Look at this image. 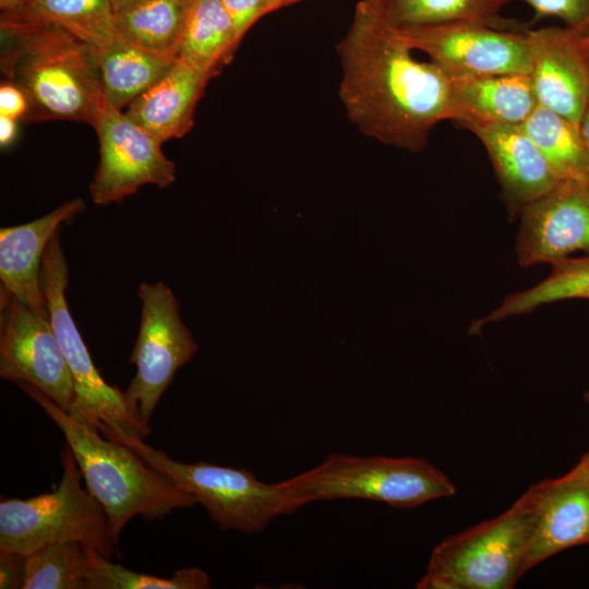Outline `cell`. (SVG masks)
Returning a JSON list of instances; mask_svg holds the SVG:
<instances>
[{"label": "cell", "mask_w": 589, "mask_h": 589, "mask_svg": "<svg viewBox=\"0 0 589 589\" xmlns=\"http://www.w3.org/2000/svg\"><path fill=\"white\" fill-rule=\"evenodd\" d=\"M522 127L562 181L589 182V155L578 124L538 104Z\"/></svg>", "instance_id": "d4e9b609"}, {"label": "cell", "mask_w": 589, "mask_h": 589, "mask_svg": "<svg viewBox=\"0 0 589 589\" xmlns=\"http://www.w3.org/2000/svg\"><path fill=\"white\" fill-rule=\"evenodd\" d=\"M85 208L77 197L26 224L0 229L1 293L11 296L49 317L41 286L44 253L62 224Z\"/></svg>", "instance_id": "2e32d148"}, {"label": "cell", "mask_w": 589, "mask_h": 589, "mask_svg": "<svg viewBox=\"0 0 589 589\" xmlns=\"http://www.w3.org/2000/svg\"><path fill=\"white\" fill-rule=\"evenodd\" d=\"M394 29L412 50L425 53L449 79L530 72L525 27L503 29L455 22Z\"/></svg>", "instance_id": "30bf717a"}, {"label": "cell", "mask_w": 589, "mask_h": 589, "mask_svg": "<svg viewBox=\"0 0 589 589\" xmlns=\"http://www.w3.org/2000/svg\"><path fill=\"white\" fill-rule=\"evenodd\" d=\"M15 384L62 432L86 489L107 516L117 545L123 527L133 517L163 519L175 509L197 504L167 473L128 445L107 438L95 426L76 420L36 386L26 382Z\"/></svg>", "instance_id": "3957f363"}, {"label": "cell", "mask_w": 589, "mask_h": 589, "mask_svg": "<svg viewBox=\"0 0 589 589\" xmlns=\"http://www.w3.org/2000/svg\"><path fill=\"white\" fill-rule=\"evenodd\" d=\"M137 293L142 302L141 322L129 359L136 371L125 394L142 419L149 423L175 374L193 358L199 347L183 324L179 303L167 285L142 283Z\"/></svg>", "instance_id": "9c48e42d"}, {"label": "cell", "mask_w": 589, "mask_h": 589, "mask_svg": "<svg viewBox=\"0 0 589 589\" xmlns=\"http://www.w3.org/2000/svg\"><path fill=\"white\" fill-rule=\"evenodd\" d=\"M552 265L550 275L536 286L507 296L488 316L476 321L469 328L479 334L488 323L526 314L534 309L562 300H589V253L580 257H565Z\"/></svg>", "instance_id": "484cf974"}, {"label": "cell", "mask_w": 589, "mask_h": 589, "mask_svg": "<svg viewBox=\"0 0 589 589\" xmlns=\"http://www.w3.org/2000/svg\"><path fill=\"white\" fill-rule=\"evenodd\" d=\"M240 43L221 0L189 1L178 57L215 76Z\"/></svg>", "instance_id": "7402d4cb"}, {"label": "cell", "mask_w": 589, "mask_h": 589, "mask_svg": "<svg viewBox=\"0 0 589 589\" xmlns=\"http://www.w3.org/2000/svg\"><path fill=\"white\" fill-rule=\"evenodd\" d=\"M302 505L341 498L413 508L456 493L454 482L425 459L332 454L320 465L281 481Z\"/></svg>", "instance_id": "5b68a950"}, {"label": "cell", "mask_w": 589, "mask_h": 589, "mask_svg": "<svg viewBox=\"0 0 589 589\" xmlns=\"http://www.w3.org/2000/svg\"><path fill=\"white\" fill-rule=\"evenodd\" d=\"M580 34H582L585 36L587 43L589 44V31L586 32V33H580Z\"/></svg>", "instance_id": "74e56055"}, {"label": "cell", "mask_w": 589, "mask_h": 589, "mask_svg": "<svg viewBox=\"0 0 589 589\" xmlns=\"http://www.w3.org/2000/svg\"><path fill=\"white\" fill-rule=\"evenodd\" d=\"M0 303V377L36 386L69 412L73 382L50 316L8 294Z\"/></svg>", "instance_id": "7c38bea8"}, {"label": "cell", "mask_w": 589, "mask_h": 589, "mask_svg": "<svg viewBox=\"0 0 589 589\" xmlns=\"http://www.w3.org/2000/svg\"><path fill=\"white\" fill-rule=\"evenodd\" d=\"M0 37L1 73L27 100L23 120L93 127L106 101L93 46L57 25L3 17Z\"/></svg>", "instance_id": "7a4b0ae2"}, {"label": "cell", "mask_w": 589, "mask_h": 589, "mask_svg": "<svg viewBox=\"0 0 589 589\" xmlns=\"http://www.w3.org/2000/svg\"><path fill=\"white\" fill-rule=\"evenodd\" d=\"M528 4L534 19L555 17L564 26L578 33L589 31V0H521Z\"/></svg>", "instance_id": "f1b7e54d"}, {"label": "cell", "mask_w": 589, "mask_h": 589, "mask_svg": "<svg viewBox=\"0 0 589 589\" xmlns=\"http://www.w3.org/2000/svg\"><path fill=\"white\" fill-rule=\"evenodd\" d=\"M96 57L105 99L119 110L158 83L178 58L146 50L119 37L96 49Z\"/></svg>", "instance_id": "ffe728a7"}, {"label": "cell", "mask_w": 589, "mask_h": 589, "mask_svg": "<svg viewBox=\"0 0 589 589\" xmlns=\"http://www.w3.org/2000/svg\"><path fill=\"white\" fill-rule=\"evenodd\" d=\"M190 0H137L115 11L116 36L146 50L178 57Z\"/></svg>", "instance_id": "cb8c5ba5"}, {"label": "cell", "mask_w": 589, "mask_h": 589, "mask_svg": "<svg viewBox=\"0 0 589 589\" xmlns=\"http://www.w3.org/2000/svg\"><path fill=\"white\" fill-rule=\"evenodd\" d=\"M27 111V100L23 92L10 82L0 86V116L23 119Z\"/></svg>", "instance_id": "1f68e13d"}, {"label": "cell", "mask_w": 589, "mask_h": 589, "mask_svg": "<svg viewBox=\"0 0 589 589\" xmlns=\"http://www.w3.org/2000/svg\"><path fill=\"white\" fill-rule=\"evenodd\" d=\"M533 486L537 514L521 575L556 553L589 544V450L567 473Z\"/></svg>", "instance_id": "9a60e30c"}, {"label": "cell", "mask_w": 589, "mask_h": 589, "mask_svg": "<svg viewBox=\"0 0 589 589\" xmlns=\"http://www.w3.org/2000/svg\"><path fill=\"white\" fill-rule=\"evenodd\" d=\"M59 233L52 237L44 253L41 286L50 322L72 376L74 397L69 413L95 426L107 438L144 440L151 433L149 423L142 419L125 392L101 377L70 313L65 298L69 268Z\"/></svg>", "instance_id": "8992f818"}, {"label": "cell", "mask_w": 589, "mask_h": 589, "mask_svg": "<svg viewBox=\"0 0 589 589\" xmlns=\"http://www.w3.org/2000/svg\"><path fill=\"white\" fill-rule=\"evenodd\" d=\"M16 2H17V0H0L1 12H2V11H8V10L11 9Z\"/></svg>", "instance_id": "d590c367"}, {"label": "cell", "mask_w": 589, "mask_h": 589, "mask_svg": "<svg viewBox=\"0 0 589 589\" xmlns=\"http://www.w3.org/2000/svg\"><path fill=\"white\" fill-rule=\"evenodd\" d=\"M462 128L484 146L504 197L514 211H522L562 181L522 124L472 123Z\"/></svg>", "instance_id": "e0dca14e"}, {"label": "cell", "mask_w": 589, "mask_h": 589, "mask_svg": "<svg viewBox=\"0 0 589 589\" xmlns=\"http://www.w3.org/2000/svg\"><path fill=\"white\" fill-rule=\"evenodd\" d=\"M135 1H137V0H112L113 10L117 11V10H119V9L130 4V3L135 2Z\"/></svg>", "instance_id": "e575fe53"}, {"label": "cell", "mask_w": 589, "mask_h": 589, "mask_svg": "<svg viewBox=\"0 0 589 589\" xmlns=\"http://www.w3.org/2000/svg\"><path fill=\"white\" fill-rule=\"evenodd\" d=\"M99 163L89 184L94 204L119 203L145 184L165 189L176 180V165L161 151V143L105 101L95 123Z\"/></svg>", "instance_id": "8fae6325"}, {"label": "cell", "mask_w": 589, "mask_h": 589, "mask_svg": "<svg viewBox=\"0 0 589 589\" xmlns=\"http://www.w3.org/2000/svg\"><path fill=\"white\" fill-rule=\"evenodd\" d=\"M537 514L532 485L501 515L441 541L419 589H509L521 565Z\"/></svg>", "instance_id": "277c9868"}, {"label": "cell", "mask_w": 589, "mask_h": 589, "mask_svg": "<svg viewBox=\"0 0 589 589\" xmlns=\"http://www.w3.org/2000/svg\"><path fill=\"white\" fill-rule=\"evenodd\" d=\"M383 19L394 27L442 23H479L496 28H522L504 19L502 11L512 0H372Z\"/></svg>", "instance_id": "603a6c76"}, {"label": "cell", "mask_w": 589, "mask_h": 589, "mask_svg": "<svg viewBox=\"0 0 589 589\" xmlns=\"http://www.w3.org/2000/svg\"><path fill=\"white\" fill-rule=\"evenodd\" d=\"M538 104L580 123L589 103V44L565 26L527 29Z\"/></svg>", "instance_id": "5bb4252c"}, {"label": "cell", "mask_w": 589, "mask_h": 589, "mask_svg": "<svg viewBox=\"0 0 589 589\" xmlns=\"http://www.w3.org/2000/svg\"><path fill=\"white\" fill-rule=\"evenodd\" d=\"M579 130L581 133V137L584 140L587 153L589 155V103L588 106L581 117L580 123H579Z\"/></svg>", "instance_id": "836d02e7"}, {"label": "cell", "mask_w": 589, "mask_h": 589, "mask_svg": "<svg viewBox=\"0 0 589 589\" xmlns=\"http://www.w3.org/2000/svg\"><path fill=\"white\" fill-rule=\"evenodd\" d=\"M339 98L350 122L383 144L418 152L440 122L450 120L449 77L419 61L372 0L357 3L337 44Z\"/></svg>", "instance_id": "6da1fadb"}, {"label": "cell", "mask_w": 589, "mask_h": 589, "mask_svg": "<svg viewBox=\"0 0 589 589\" xmlns=\"http://www.w3.org/2000/svg\"><path fill=\"white\" fill-rule=\"evenodd\" d=\"M213 76L178 57L171 70L134 99L125 113L161 144L180 139L192 129L196 105Z\"/></svg>", "instance_id": "ac0fdd59"}, {"label": "cell", "mask_w": 589, "mask_h": 589, "mask_svg": "<svg viewBox=\"0 0 589 589\" xmlns=\"http://www.w3.org/2000/svg\"><path fill=\"white\" fill-rule=\"evenodd\" d=\"M589 253V189L587 183L561 181L521 211L516 253L521 266L549 263Z\"/></svg>", "instance_id": "4fadbf2b"}, {"label": "cell", "mask_w": 589, "mask_h": 589, "mask_svg": "<svg viewBox=\"0 0 589 589\" xmlns=\"http://www.w3.org/2000/svg\"><path fill=\"white\" fill-rule=\"evenodd\" d=\"M221 2L240 41L256 21L284 7L281 0H221Z\"/></svg>", "instance_id": "f546056e"}, {"label": "cell", "mask_w": 589, "mask_h": 589, "mask_svg": "<svg viewBox=\"0 0 589 589\" xmlns=\"http://www.w3.org/2000/svg\"><path fill=\"white\" fill-rule=\"evenodd\" d=\"M62 477L49 493L1 498L0 549L27 555L47 545L76 541L111 560L117 549L99 503L82 486V473L69 445L60 453Z\"/></svg>", "instance_id": "52a82bcc"}, {"label": "cell", "mask_w": 589, "mask_h": 589, "mask_svg": "<svg viewBox=\"0 0 589 589\" xmlns=\"http://www.w3.org/2000/svg\"><path fill=\"white\" fill-rule=\"evenodd\" d=\"M452 116L460 127L472 123L522 124L538 105L529 74L449 79Z\"/></svg>", "instance_id": "d6986e66"}, {"label": "cell", "mask_w": 589, "mask_h": 589, "mask_svg": "<svg viewBox=\"0 0 589 589\" xmlns=\"http://www.w3.org/2000/svg\"><path fill=\"white\" fill-rule=\"evenodd\" d=\"M587 185H588V189H589V182L587 183Z\"/></svg>", "instance_id": "ab89813d"}, {"label": "cell", "mask_w": 589, "mask_h": 589, "mask_svg": "<svg viewBox=\"0 0 589 589\" xmlns=\"http://www.w3.org/2000/svg\"><path fill=\"white\" fill-rule=\"evenodd\" d=\"M120 443L131 447L190 493L220 530L260 533L275 518L303 507L281 481L263 482L247 469L205 461H177L137 437L125 436Z\"/></svg>", "instance_id": "ba28073f"}, {"label": "cell", "mask_w": 589, "mask_h": 589, "mask_svg": "<svg viewBox=\"0 0 589 589\" xmlns=\"http://www.w3.org/2000/svg\"><path fill=\"white\" fill-rule=\"evenodd\" d=\"M86 546V545H85ZM88 589H207L206 572L197 567L177 569L170 577L137 573L115 564L95 549L86 546Z\"/></svg>", "instance_id": "83f0119b"}, {"label": "cell", "mask_w": 589, "mask_h": 589, "mask_svg": "<svg viewBox=\"0 0 589 589\" xmlns=\"http://www.w3.org/2000/svg\"><path fill=\"white\" fill-rule=\"evenodd\" d=\"M25 556L23 589H88V556L83 543H53Z\"/></svg>", "instance_id": "4316f807"}, {"label": "cell", "mask_w": 589, "mask_h": 589, "mask_svg": "<svg viewBox=\"0 0 589 589\" xmlns=\"http://www.w3.org/2000/svg\"><path fill=\"white\" fill-rule=\"evenodd\" d=\"M1 17L57 25L95 49L117 37L112 0H17Z\"/></svg>", "instance_id": "44dd1931"}, {"label": "cell", "mask_w": 589, "mask_h": 589, "mask_svg": "<svg viewBox=\"0 0 589 589\" xmlns=\"http://www.w3.org/2000/svg\"><path fill=\"white\" fill-rule=\"evenodd\" d=\"M26 556L15 551L0 549V588L23 589Z\"/></svg>", "instance_id": "4dcf8cb0"}, {"label": "cell", "mask_w": 589, "mask_h": 589, "mask_svg": "<svg viewBox=\"0 0 589 589\" xmlns=\"http://www.w3.org/2000/svg\"><path fill=\"white\" fill-rule=\"evenodd\" d=\"M16 120L0 116V144L2 147H7L12 144L16 135Z\"/></svg>", "instance_id": "d6a6232c"}, {"label": "cell", "mask_w": 589, "mask_h": 589, "mask_svg": "<svg viewBox=\"0 0 589 589\" xmlns=\"http://www.w3.org/2000/svg\"><path fill=\"white\" fill-rule=\"evenodd\" d=\"M585 400L589 404V392L584 394Z\"/></svg>", "instance_id": "f35d334b"}, {"label": "cell", "mask_w": 589, "mask_h": 589, "mask_svg": "<svg viewBox=\"0 0 589 589\" xmlns=\"http://www.w3.org/2000/svg\"><path fill=\"white\" fill-rule=\"evenodd\" d=\"M281 1H283V3H284V7H285V5H288V4L296 3V2H298V1H300V0H281Z\"/></svg>", "instance_id": "8d00e7d4"}]
</instances>
